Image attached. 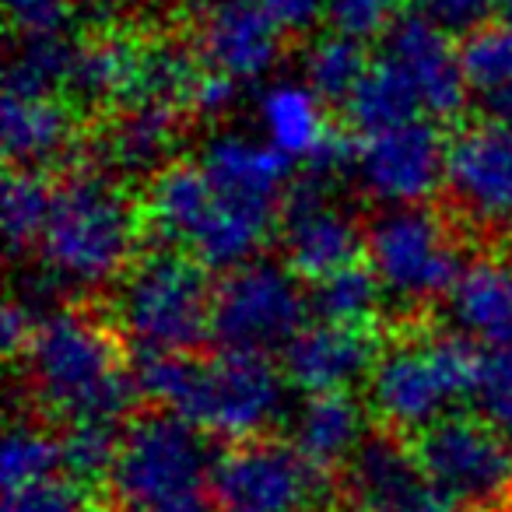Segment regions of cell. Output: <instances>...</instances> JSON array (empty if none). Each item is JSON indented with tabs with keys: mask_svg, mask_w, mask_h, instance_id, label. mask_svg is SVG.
Returning a JSON list of instances; mask_svg holds the SVG:
<instances>
[{
	"mask_svg": "<svg viewBox=\"0 0 512 512\" xmlns=\"http://www.w3.org/2000/svg\"><path fill=\"white\" fill-rule=\"evenodd\" d=\"M193 43L211 71L228 74L242 85L271 74L285 57L288 39L260 8V0H218L197 18Z\"/></svg>",
	"mask_w": 512,
	"mask_h": 512,
	"instance_id": "9a60e30c",
	"label": "cell"
},
{
	"mask_svg": "<svg viewBox=\"0 0 512 512\" xmlns=\"http://www.w3.org/2000/svg\"><path fill=\"white\" fill-rule=\"evenodd\" d=\"M141 36L130 32H92L78 39V60H74L71 85L64 99L78 113H116L123 106H134L137 74H141Z\"/></svg>",
	"mask_w": 512,
	"mask_h": 512,
	"instance_id": "44dd1931",
	"label": "cell"
},
{
	"mask_svg": "<svg viewBox=\"0 0 512 512\" xmlns=\"http://www.w3.org/2000/svg\"><path fill=\"white\" fill-rule=\"evenodd\" d=\"M78 43L60 36L22 39L8 64L4 95H22V99H64L71 85Z\"/></svg>",
	"mask_w": 512,
	"mask_h": 512,
	"instance_id": "f1b7e54d",
	"label": "cell"
},
{
	"mask_svg": "<svg viewBox=\"0 0 512 512\" xmlns=\"http://www.w3.org/2000/svg\"><path fill=\"white\" fill-rule=\"evenodd\" d=\"M323 512H372V509H365V505H362V502H355V498H344V495H341V502L327 505Z\"/></svg>",
	"mask_w": 512,
	"mask_h": 512,
	"instance_id": "ee69618b",
	"label": "cell"
},
{
	"mask_svg": "<svg viewBox=\"0 0 512 512\" xmlns=\"http://www.w3.org/2000/svg\"><path fill=\"white\" fill-rule=\"evenodd\" d=\"M4 158L8 169H39L71 155L81 137V113L67 99H22L4 95Z\"/></svg>",
	"mask_w": 512,
	"mask_h": 512,
	"instance_id": "7402d4cb",
	"label": "cell"
},
{
	"mask_svg": "<svg viewBox=\"0 0 512 512\" xmlns=\"http://www.w3.org/2000/svg\"><path fill=\"white\" fill-rule=\"evenodd\" d=\"M383 334L376 327H334V323H309L285 351L281 369L288 383L313 393H348L372 376L383 355Z\"/></svg>",
	"mask_w": 512,
	"mask_h": 512,
	"instance_id": "2e32d148",
	"label": "cell"
},
{
	"mask_svg": "<svg viewBox=\"0 0 512 512\" xmlns=\"http://www.w3.org/2000/svg\"><path fill=\"white\" fill-rule=\"evenodd\" d=\"M509 264H512V242H509Z\"/></svg>",
	"mask_w": 512,
	"mask_h": 512,
	"instance_id": "bcb514c9",
	"label": "cell"
},
{
	"mask_svg": "<svg viewBox=\"0 0 512 512\" xmlns=\"http://www.w3.org/2000/svg\"><path fill=\"white\" fill-rule=\"evenodd\" d=\"M474 109H477V120H481V123L498 127V130H509V134H512V85L481 92V95H477V102H474Z\"/></svg>",
	"mask_w": 512,
	"mask_h": 512,
	"instance_id": "7bdbcfd3",
	"label": "cell"
},
{
	"mask_svg": "<svg viewBox=\"0 0 512 512\" xmlns=\"http://www.w3.org/2000/svg\"><path fill=\"white\" fill-rule=\"evenodd\" d=\"M214 281L183 249H148L120 281L116 327L134 351L200 355L211 348Z\"/></svg>",
	"mask_w": 512,
	"mask_h": 512,
	"instance_id": "5b68a950",
	"label": "cell"
},
{
	"mask_svg": "<svg viewBox=\"0 0 512 512\" xmlns=\"http://www.w3.org/2000/svg\"><path fill=\"white\" fill-rule=\"evenodd\" d=\"M330 481L334 477L316 470L292 439L260 435L218 449L211 495L218 512H316Z\"/></svg>",
	"mask_w": 512,
	"mask_h": 512,
	"instance_id": "9c48e42d",
	"label": "cell"
},
{
	"mask_svg": "<svg viewBox=\"0 0 512 512\" xmlns=\"http://www.w3.org/2000/svg\"><path fill=\"white\" fill-rule=\"evenodd\" d=\"M474 242L439 204L376 207L365 221V260L379 274L386 295L428 309L449 299L470 267Z\"/></svg>",
	"mask_w": 512,
	"mask_h": 512,
	"instance_id": "8992f818",
	"label": "cell"
},
{
	"mask_svg": "<svg viewBox=\"0 0 512 512\" xmlns=\"http://www.w3.org/2000/svg\"><path fill=\"white\" fill-rule=\"evenodd\" d=\"M442 211L474 242L477 232L512 228V134L474 120L449 134Z\"/></svg>",
	"mask_w": 512,
	"mask_h": 512,
	"instance_id": "7c38bea8",
	"label": "cell"
},
{
	"mask_svg": "<svg viewBox=\"0 0 512 512\" xmlns=\"http://www.w3.org/2000/svg\"><path fill=\"white\" fill-rule=\"evenodd\" d=\"M397 18V0H327L323 29L369 46L376 39H386V32L393 29Z\"/></svg>",
	"mask_w": 512,
	"mask_h": 512,
	"instance_id": "e575fe53",
	"label": "cell"
},
{
	"mask_svg": "<svg viewBox=\"0 0 512 512\" xmlns=\"http://www.w3.org/2000/svg\"><path fill=\"white\" fill-rule=\"evenodd\" d=\"M421 109L425 106H421V95L414 88V81L393 60L379 57L372 60L365 78L358 81L351 99L344 102L341 120L358 137H376L386 134V130L404 127V123H414Z\"/></svg>",
	"mask_w": 512,
	"mask_h": 512,
	"instance_id": "d4e9b609",
	"label": "cell"
},
{
	"mask_svg": "<svg viewBox=\"0 0 512 512\" xmlns=\"http://www.w3.org/2000/svg\"><path fill=\"white\" fill-rule=\"evenodd\" d=\"M383 57L393 60L421 95V106L432 120H456L467 109V78H463L460 46L453 36L435 29L418 11H400L383 39Z\"/></svg>",
	"mask_w": 512,
	"mask_h": 512,
	"instance_id": "5bb4252c",
	"label": "cell"
},
{
	"mask_svg": "<svg viewBox=\"0 0 512 512\" xmlns=\"http://www.w3.org/2000/svg\"><path fill=\"white\" fill-rule=\"evenodd\" d=\"M285 260H253L214 281L211 348L278 355L309 327V288Z\"/></svg>",
	"mask_w": 512,
	"mask_h": 512,
	"instance_id": "52a82bcc",
	"label": "cell"
},
{
	"mask_svg": "<svg viewBox=\"0 0 512 512\" xmlns=\"http://www.w3.org/2000/svg\"><path fill=\"white\" fill-rule=\"evenodd\" d=\"M446 309L453 327L484 348L512 344V264L474 256L463 278L449 292Z\"/></svg>",
	"mask_w": 512,
	"mask_h": 512,
	"instance_id": "cb8c5ba5",
	"label": "cell"
},
{
	"mask_svg": "<svg viewBox=\"0 0 512 512\" xmlns=\"http://www.w3.org/2000/svg\"><path fill=\"white\" fill-rule=\"evenodd\" d=\"M137 204H141V235L151 249L190 253L193 239L218 204V193H214L207 172L200 169V162L172 158L148 179Z\"/></svg>",
	"mask_w": 512,
	"mask_h": 512,
	"instance_id": "ac0fdd59",
	"label": "cell"
},
{
	"mask_svg": "<svg viewBox=\"0 0 512 512\" xmlns=\"http://www.w3.org/2000/svg\"><path fill=\"white\" fill-rule=\"evenodd\" d=\"M207 64L200 57L197 43L183 36H169L158 32L148 36L141 46V74H137V102H155V106H169L186 113L193 88L200 85Z\"/></svg>",
	"mask_w": 512,
	"mask_h": 512,
	"instance_id": "484cf974",
	"label": "cell"
},
{
	"mask_svg": "<svg viewBox=\"0 0 512 512\" xmlns=\"http://www.w3.org/2000/svg\"><path fill=\"white\" fill-rule=\"evenodd\" d=\"M288 376L271 355L214 351L200 362V376L179 418L211 439L246 442L271 435L285 414Z\"/></svg>",
	"mask_w": 512,
	"mask_h": 512,
	"instance_id": "ba28073f",
	"label": "cell"
},
{
	"mask_svg": "<svg viewBox=\"0 0 512 512\" xmlns=\"http://www.w3.org/2000/svg\"><path fill=\"white\" fill-rule=\"evenodd\" d=\"M383 295L386 288L372 271V264L358 260V264L309 285V316L313 323H334V327H376Z\"/></svg>",
	"mask_w": 512,
	"mask_h": 512,
	"instance_id": "83f0119b",
	"label": "cell"
},
{
	"mask_svg": "<svg viewBox=\"0 0 512 512\" xmlns=\"http://www.w3.org/2000/svg\"><path fill=\"white\" fill-rule=\"evenodd\" d=\"M57 470H64V453H60V432H53V421H15L8 432V442H4V460H0L4 495L39 484L46 477H57Z\"/></svg>",
	"mask_w": 512,
	"mask_h": 512,
	"instance_id": "1f68e13d",
	"label": "cell"
},
{
	"mask_svg": "<svg viewBox=\"0 0 512 512\" xmlns=\"http://www.w3.org/2000/svg\"><path fill=\"white\" fill-rule=\"evenodd\" d=\"M18 365L25 369L32 407L53 425H127L141 411L127 337L113 316L85 302L46 313Z\"/></svg>",
	"mask_w": 512,
	"mask_h": 512,
	"instance_id": "6da1fadb",
	"label": "cell"
},
{
	"mask_svg": "<svg viewBox=\"0 0 512 512\" xmlns=\"http://www.w3.org/2000/svg\"><path fill=\"white\" fill-rule=\"evenodd\" d=\"M179 109L137 102L102 116V130L95 137V162L116 176H155L172 162V151L183 134Z\"/></svg>",
	"mask_w": 512,
	"mask_h": 512,
	"instance_id": "ffe728a7",
	"label": "cell"
},
{
	"mask_svg": "<svg viewBox=\"0 0 512 512\" xmlns=\"http://www.w3.org/2000/svg\"><path fill=\"white\" fill-rule=\"evenodd\" d=\"M341 481L344 498H355L372 512H418L435 488L414 442L379 425L355 449Z\"/></svg>",
	"mask_w": 512,
	"mask_h": 512,
	"instance_id": "e0dca14e",
	"label": "cell"
},
{
	"mask_svg": "<svg viewBox=\"0 0 512 512\" xmlns=\"http://www.w3.org/2000/svg\"><path fill=\"white\" fill-rule=\"evenodd\" d=\"M337 186L309 172H295L281 197V260L306 285L365 260V218L337 204Z\"/></svg>",
	"mask_w": 512,
	"mask_h": 512,
	"instance_id": "8fae6325",
	"label": "cell"
},
{
	"mask_svg": "<svg viewBox=\"0 0 512 512\" xmlns=\"http://www.w3.org/2000/svg\"><path fill=\"white\" fill-rule=\"evenodd\" d=\"M449 134L439 120H414L376 137H362L355 179L376 207L428 204L446 183Z\"/></svg>",
	"mask_w": 512,
	"mask_h": 512,
	"instance_id": "4fadbf2b",
	"label": "cell"
},
{
	"mask_svg": "<svg viewBox=\"0 0 512 512\" xmlns=\"http://www.w3.org/2000/svg\"><path fill=\"white\" fill-rule=\"evenodd\" d=\"M120 442H123V425H106V421L64 425V432H60L64 474L92 491L109 488L116 456H120Z\"/></svg>",
	"mask_w": 512,
	"mask_h": 512,
	"instance_id": "d6a6232c",
	"label": "cell"
},
{
	"mask_svg": "<svg viewBox=\"0 0 512 512\" xmlns=\"http://www.w3.org/2000/svg\"><path fill=\"white\" fill-rule=\"evenodd\" d=\"M200 169L207 172L214 193L239 204L278 207L288 183L295 179V162L271 141H253L235 130H218L204 141Z\"/></svg>",
	"mask_w": 512,
	"mask_h": 512,
	"instance_id": "d6986e66",
	"label": "cell"
},
{
	"mask_svg": "<svg viewBox=\"0 0 512 512\" xmlns=\"http://www.w3.org/2000/svg\"><path fill=\"white\" fill-rule=\"evenodd\" d=\"M4 512H95V491L67 474L4 495Z\"/></svg>",
	"mask_w": 512,
	"mask_h": 512,
	"instance_id": "8d00e7d4",
	"label": "cell"
},
{
	"mask_svg": "<svg viewBox=\"0 0 512 512\" xmlns=\"http://www.w3.org/2000/svg\"><path fill=\"white\" fill-rule=\"evenodd\" d=\"M260 8L285 32L288 43H295V39H306L316 25H323L327 0H260Z\"/></svg>",
	"mask_w": 512,
	"mask_h": 512,
	"instance_id": "b9f144b4",
	"label": "cell"
},
{
	"mask_svg": "<svg viewBox=\"0 0 512 512\" xmlns=\"http://www.w3.org/2000/svg\"><path fill=\"white\" fill-rule=\"evenodd\" d=\"M435 488L463 512H495L512 502V442L481 414H446L414 439Z\"/></svg>",
	"mask_w": 512,
	"mask_h": 512,
	"instance_id": "30bf717a",
	"label": "cell"
},
{
	"mask_svg": "<svg viewBox=\"0 0 512 512\" xmlns=\"http://www.w3.org/2000/svg\"><path fill=\"white\" fill-rule=\"evenodd\" d=\"M495 18L512 25V0H495Z\"/></svg>",
	"mask_w": 512,
	"mask_h": 512,
	"instance_id": "f6af8a7d",
	"label": "cell"
},
{
	"mask_svg": "<svg viewBox=\"0 0 512 512\" xmlns=\"http://www.w3.org/2000/svg\"><path fill=\"white\" fill-rule=\"evenodd\" d=\"M460 64L470 92L512 85V25L488 22L460 43Z\"/></svg>",
	"mask_w": 512,
	"mask_h": 512,
	"instance_id": "836d02e7",
	"label": "cell"
},
{
	"mask_svg": "<svg viewBox=\"0 0 512 512\" xmlns=\"http://www.w3.org/2000/svg\"><path fill=\"white\" fill-rule=\"evenodd\" d=\"M369 67V46L327 32L306 53V85L313 88L323 106L341 113L344 102L351 99V92L358 88V81L365 78Z\"/></svg>",
	"mask_w": 512,
	"mask_h": 512,
	"instance_id": "4dcf8cb0",
	"label": "cell"
},
{
	"mask_svg": "<svg viewBox=\"0 0 512 512\" xmlns=\"http://www.w3.org/2000/svg\"><path fill=\"white\" fill-rule=\"evenodd\" d=\"M474 404L477 414L484 421H491L512 442V344H505V348H484Z\"/></svg>",
	"mask_w": 512,
	"mask_h": 512,
	"instance_id": "d590c367",
	"label": "cell"
},
{
	"mask_svg": "<svg viewBox=\"0 0 512 512\" xmlns=\"http://www.w3.org/2000/svg\"><path fill=\"white\" fill-rule=\"evenodd\" d=\"M414 11L442 29L446 36H463L488 25L495 15V0H414Z\"/></svg>",
	"mask_w": 512,
	"mask_h": 512,
	"instance_id": "74e56055",
	"label": "cell"
},
{
	"mask_svg": "<svg viewBox=\"0 0 512 512\" xmlns=\"http://www.w3.org/2000/svg\"><path fill=\"white\" fill-rule=\"evenodd\" d=\"M330 109L316 99L306 81H281L271 85L260 99V123L267 130V141L285 151L292 162H306L330 130Z\"/></svg>",
	"mask_w": 512,
	"mask_h": 512,
	"instance_id": "4316f807",
	"label": "cell"
},
{
	"mask_svg": "<svg viewBox=\"0 0 512 512\" xmlns=\"http://www.w3.org/2000/svg\"><path fill=\"white\" fill-rule=\"evenodd\" d=\"M53 186L39 169H8L4 179V232H8V253L15 260L39 253L46 221L53 211Z\"/></svg>",
	"mask_w": 512,
	"mask_h": 512,
	"instance_id": "f546056e",
	"label": "cell"
},
{
	"mask_svg": "<svg viewBox=\"0 0 512 512\" xmlns=\"http://www.w3.org/2000/svg\"><path fill=\"white\" fill-rule=\"evenodd\" d=\"M369 432L372 428L365 425V407L351 390L313 393L295 411L292 446L327 477H341Z\"/></svg>",
	"mask_w": 512,
	"mask_h": 512,
	"instance_id": "603a6c76",
	"label": "cell"
},
{
	"mask_svg": "<svg viewBox=\"0 0 512 512\" xmlns=\"http://www.w3.org/2000/svg\"><path fill=\"white\" fill-rule=\"evenodd\" d=\"M4 8L11 32L22 39L60 36L71 22V0H4Z\"/></svg>",
	"mask_w": 512,
	"mask_h": 512,
	"instance_id": "f35d334b",
	"label": "cell"
},
{
	"mask_svg": "<svg viewBox=\"0 0 512 512\" xmlns=\"http://www.w3.org/2000/svg\"><path fill=\"white\" fill-rule=\"evenodd\" d=\"M211 435L172 411L141 407L123 425L109 477L116 512H218L211 495Z\"/></svg>",
	"mask_w": 512,
	"mask_h": 512,
	"instance_id": "277c9868",
	"label": "cell"
},
{
	"mask_svg": "<svg viewBox=\"0 0 512 512\" xmlns=\"http://www.w3.org/2000/svg\"><path fill=\"white\" fill-rule=\"evenodd\" d=\"M39 323H43V313H39L36 302L29 295H11L8 306H4V316H0V344H4L8 362H22Z\"/></svg>",
	"mask_w": 512,
	"mask_h": 512,
	"instance_id": "ab89813d",
	"label": "cell"
},
{
	"mask_svg": "<svg viewBox=\"0 0 512 512\" xmlns=\"http://www.w3.org/2000/svg\"><path fill=\"white\" fill-rule=\"evenodd\" d=\"M141 204L95 158L71 162L53 186L39 260L60 285L102 288L123 281L141 256Z\"/></svg>",
	"mask_w": 512,
	"mask_h": 512,
	"instance_id": "7a4b0ae2",
	"label": "cell"
},
{
	"mask_svg": "<svg viewBox=\"0 0 512 512\" xmlns=\"http://www.w3.org/2000/svg\"><path fill=\"white\" fill-rule=\"evenodd\" d=\"M235 102H239V81L207 67L204 78H200V85L193 88L186 116H197V120H221Z\"/></svg>",
	"mask_w": 512,
	"mask_h": 512,
	"instance_id": "60d3db41",
	"label": "cell"
},
{
	"mask_svg": "<svg viewBox=\"0 0 512 512\" xmlns=\"http://www.w3.org/2000/svg\"><path fill=\"white\" fill-rule=\"evenodd\" d=\"M411 334L383 348L369 376V411L379 428L418 439L446 418V407L477 393L484 351L467 334H432L411 323Z\"/></svg>",
	"mask_w": 512,
	"mask_h": 512,
	"instance_id": "3957f363",
	"label": "cell"
}]
</instances>
